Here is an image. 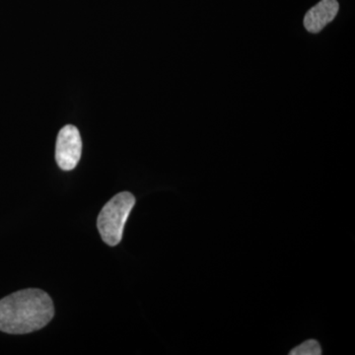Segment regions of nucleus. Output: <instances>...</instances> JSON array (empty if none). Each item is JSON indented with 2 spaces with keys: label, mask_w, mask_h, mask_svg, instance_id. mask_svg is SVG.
<instances>
[{
  "label": "nucleus",
  "mask_w": 355,
  "mask_h": 355,
  "mask_svg": "<svg viewBox=\"0 0 355 355\" xmlns=\"http://www.w3.org/2000/svg\"><path fill=\"white\" fill-rule=\"evenodd\" d=\"M55 315L53 300L41 289H24L0 300V331L23 335L41 330Z\"/></svg>",
  "instance_id": "1"
},
{
  "label": "nucleus",
  "mask_w": 355,
  "mask_h": 355,
  "mask_svg": "<svg viewBox=\"0 0 355 355\" xmlns=\"http://www.w3.org/2000/svg\"><path fill=\"white\" fill-rule=\"evenodd\" d=\"M135 198L128 191L114 196L106 203L98 217L97 226L103 241L116 246L123 239V228L135 207Z\"/></svg>",
  "instance_id": "2"
},
{
  "label": "nucleus",
  "mask_w": 355,
  "mask_h": 355,
  "mask_svg": "<svg viewBox=\"0 0 355 355\" xmlns=\"http://www.w3.org/2000/svg\"><path fill=\"white\" fill-rule=\"evenodd\" d=\"M83 153V140L76 127L65 125L58 132L55 146V160L64 171L73 170L78 164Z\"/></svg>",
  "instance_id": "3"
},
{
  "label": "nucleus",
  "mask_w": 355,
  "mask_h": 355,
  "mask_svg": "<svg viewBox=\"0 0 355 355\" xmlns=\"http://www.w3.org/2000/svg\"><path fill=\"white\" fill-rule=\"evenodd\" d=\"M340 4L336 0H321L306 13L304 27L308 32L317 34L338 15Z\"/></svg>",
  "instance_id": "4"
},
{
  "label": "nucleus",
  "mask_w": 355,
  "mask_h": 355,
  "mask_svg": "<svg viewBox=\"0 0 355 355\" xmlns=\"http://www.w3.org/2000/svg\"><path fill=\"white\" fill-rule=\"evenodd\" d=\"M291 355H319L322 354L321 347L319 343L315 340H306L305 343H301L295 349L291 352Z\"/></svg>",
  "instance_id": "5"
}]
</instances>
